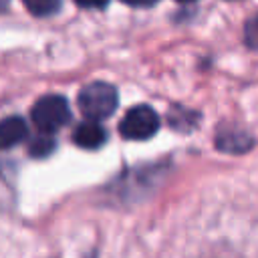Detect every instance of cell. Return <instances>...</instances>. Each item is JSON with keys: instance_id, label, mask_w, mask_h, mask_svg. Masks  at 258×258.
Listing matches in <instances>:
<instances>
[{"instance_id": "obj_1", "label": "cell", "mask_w": 258, "mask_h": 258, "mask_svg": "<svg viewBox=\"0 0 258 258\" xmlns=\"http://www.w3.org/2000/svg\"><path fill=\"white\" fill-rule=\"evenodd\" d=\"M117 103H119L117 89L103 81H95V83L83 87L79 93V109L87 121L99 123V121L111 117V113H115V109H117Z\"/></svg>"}, {"instance_id": "obj_12", "label": "cell", "mask_w": 258, "mask_h": 258, "mask_svg": "<svg viewBox=\"0 0 258 258\" xmlns=\"http://www.w3.org/2000/svg\"><path fill=\"white\" fill-rule=\"evenodd\" d=\"M177 2H194V0H177Z\"/></svg>"}, {"instance_id": "obj_7", "label": "cell", "mask_w": 258, "mask_h": 258, "mask_svg": "<svg viewBox=\"0 0 258 258\" xmlns=\"http://www.w3.org/2000/svg\"><path fill=\"white\" fill-rule=\"evenodd\" d=\"M22 4L34 16H50L60 8V0H22Z\"/></svg>"}, {"instance_id": "obj_4", "label": "cell", "mask_w": 258, "mask_h": 258, "mask_svg": "<svg viewBox=\"0 0 258 258\" xmlns=\"http://www.w3.org/2000/svg\"><path fill=\"white\" fill-rule=\"evenodd\" d=\"M254 139L238 127H220L216 133V147L226 153H244L252 147Z\"/></svg>"}, {"instance_id": "obj_5", "label": "cell", "mask_w": 258, "mask_h": 258, "mask_svg": "<svg viewBox=\"0 0 258 258\" xmlns=\"http://www.w3.org/2000/svg\"><path fill=\"white\" fill-rule=\"evenodd\" d=\"M28 135V125L22 117H6L0 121V149H10L22 143Z\"/></svg>"}, {"instance_id": "obj_2", "label": "cell", "mask_w": 258, "mask_h": 258, "mask_svg": "<svg viewBox=\"0 0 258 258\" xmlns=\"http://www.w3.org/2000/svg\"><path fill=\"white\" fill-rule=\"evenodd\" d=\"M32 123L42 131V133H54L62 125L69 123L71 119V109L64 97L60 95H44L40 97L32 111Z\"/></svg>"}, {"instance_id": "obj_3", "label": "cell", "mask_w": 258, "mask_h": 258, "mask_svg": "<svg viewBox=\"0 0 258 258\" xmlns=\"http://www.w3.org/2000/svg\"><path fill=\"white\" fill-rule=\"evenodd\" d=\"M159 117L149 105H137L125 113L119 123V133L131 141H143L157 133Z\"/></svg>"}, {"instance_id": "obj_8", "label": "cell", "mask_w": 258, "mask_h": 258, "mask_svg": "<svg viewBox=\"0 0 258 258\" xmlns=\"http://www.w3.org/2000/svg\"><path fill=\"white\" fill-rule=\"evenodd\" d=\"M54 149V139L50 137V133H42L36 135L32 141H30V147H28V153L32 157H46L48 153H52Z\"/></svg>"}, {"instance_id": "obj_6", "label": "cell", "mask_w": 258, "mask_h": 258, "mask_svg": "<svg viewBox=\"0 0 258 258\" xmlns=\"http://www.w3.org/2000/svg\"><path fill=\"white\" fill-rule=\"evenodd\" d=\"M73 141L83 149H99L107 141V133L97 121H85L73 131Z\"/></svg>"}, {"instance_id": "obj_11", "label": "cell", "mask_w": 258, "mask_h": 258, "mask_svg": "<svg viewBox=\"0 0 258 258\" xmlns=\"http://www.w3.org/2000/svg\"><path fill=\"white\" fill-rule=\"evenodd\" d=\"M121 2H125L129 6H153L157 0H121Z\"/></svg>"}, {"instance_id": "obj_9", "label": "cell", "mask_w": 258, "mask_h": 258, "mask_svg": "<svg viewBox=\"0 0 258 258\" xmlns=\"http://www.w3.org/2000/svg\"><path fill=\"white\" fill-rule=\"evenodd\" d=\"M244 42H246L248 48L258 50V14L252 16L250 20H246V26H244Z\"/></svg>"}, {"instance_id": "obj_10", "label": "cell", "mask_w": 258, "mask_h": 258, "mask_svg": "<svg viewBox=\"0 0 258 258\" xmlns=\"http://www.w3.org/2000/svg\"><path fill=\"white\" fill-rule=\"evenodd\" d=\"M83 8H103L109 4V0H75Z\"/></svg>"}]
</instances>
